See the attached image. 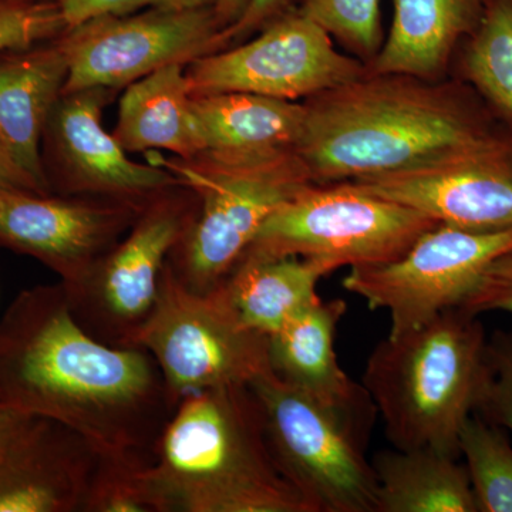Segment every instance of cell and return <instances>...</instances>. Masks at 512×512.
<instances>
[{
  "instance_id": "obj_12",
  "label": "cell",
  "mask_w": 512,
  "mask_h": 512,
  "mask_svg": "<svg viewBox=\"0 0 512 512\" xmlns=\"http://www.w3.org/2000/svg\"><path fill=\"white\" fill-rule=\"evenodd\" d=\"M220 32L214 8L144 9L101 15L60 36L67 59L63 93L109 89L131 83L171 64L208 55Z\"/></svg>"
},
{
  "instance_id": "obj_31",
  "label": "cell",
  "mask_w": 512,
  "mask_h": 512,
  "mask_svg": "<svg viewBox=\"0 0 512 512\" xmlns=\"http://www.w3.org/2000/svg\"><path fill=\"white\" fill-rule=\"evenodd\" d=\"M59 5L70 29L101 15H126L144 9L214 8L217 0H59Z\"/></svg>"
},
{
  "instance_id": "obj_2",
  "label": "cell",
  "mask_w": 512,
  "mask_h": 512,
  "mask_svg": "<svg viewBox=\"0 0 512 512\" xmlns=\"http://www.w3.org/2000/svg\"><path fill=\"white\" fill-rule=\"evenodd\" d=\"M295 151L312 183L396 173L446 156L501 120L466 82L366 73L303 101Z\"/></svg>"
},
{
  "instance_id": "obj_5",
  "label": "cell",
  "mask_w": 512,
  "mask_h": 512,
  "mask_svg": "<svg viewBox=\"0 0 512 512\" xmlns=\"http://www.w3.org/2000/svg\"><path fill=\"white\" fill-rule=\"evenodd\" d=\"M146 158L197 194V214L168 265L181 284L201 293L224 284L266 218L313 184L295 148L204 150L188 158L150 151Z\"/></svg>"
},
{
  "instance_id": "obj_30",
  "label": "cell",
  "mask_w": 512,
  "mask_h": 512,
  "mask_svg": "<svg viewBox=\"0 0 512 512\" xmlns=\"http://www.w3.org/2000/svg\"><path fill=\"white\" fill-rule=\"evenodd\" d=\"M458 308L477 316L487 312L512 313V248L485 268Z\"/></svg>"
},
{
  "instance_id": "obj_15",
  "label": "cell",
  "mask_w": 512,
  "mask_h": 512,
  "mask_svg": "<svg viewBox=\"0 0 512 512\" xmlns=\"http://www.w3.org/2000/svg\"><path fill=\"white\" fill-rule=\"evenodd\" d=\"M144 205L0 188V248L35 258L69 288L124 237Z\"/></svg>"
},
{
  "instance_id": "obj_7",
  "label": "cell",
  "mask_w": 512,
  "mask_h": 512,
  "mask_svg": "<svg viewBox=\"0 0 512 512\" xmlns=\"http://www.w3.org/2000/svg\"><path fill=\"white\" fill-rule=\"evenodd\" d=\"M134 348L156 360L174 410L190 394L252 386L272 373L268 336L242 322L224 284L207 293L191 291L168 262Z\"/></svg>"
},
{
  "instance_id": "obj_4",
  "label": "cell",
  "mask_w": 512,
  "mask_h": 512,
  "mask_svg": "<svg viewBox=\"0 0 512 512\" xmlns=\"http://www.w3.org/2000/svg\"><path fill=\"white\" fill-rule=\"evenodd\" d=\"M487 338L477 315L451 308L377 343L362 386L394 448L460 458V433L474 414Z\"/></svg>"
},
{
  "instance_id": "obj_16",
  "label": "cell",
  "mask_w": 512,
  "mask_h": 512,
  "mask_svg": "<svg viewBox=\"0 0 512 512\" xmlns=\"http://www.w3.org/2000/svg\"><path fill=\"white\" fill-rule=\"evenodd\" d=\"M99 458L70 427L32 417L0 454V512H82Z\"/></svg>"
},
{
  "instance_id": "obj_32",
  "label": "cell",
  "mask_w": 512,
  "mask_h": 512,
  "mask_svg": "<svg viewBox=\"0 0 512 512\" xmlns=\"http://www.w3.org/2000/svg\"><path fill=\"white\" fill-rule=\"evenodd\" d=\"M295 6V0H245L241 16L215 36L211 53L244 42Z\"/></svg>"
},
{
  "instance_id": "obj_17",
  "label": "cell",
  "mask_w": 512,
  "mask_h": 512,
  "mask_svg": "<svg viewBox=\"0 0 512 512\" xmlns=\"http://www.w3.org/2000/svg\"><path fill=\"white\" fill-rule=\"evenodd\" d=\"M66 80L60 37L0 53V148L45 194L53 192L43 168V134Z\"/></svg>"
},
{
  "instance_id": "obj_23",
  "label": "cell",
  "mask_w": 512,
  "mask_h": 512,
  "mask_svg": "<svg viewBox=\"0 0 512 512\" xmlns=\"http://www.w3.org/2000/svg\"><path fill=\"white\" fill-rule=\"evenodd\" d=\"M205 150L268 151L295 148L305 126L303 101L254 93L194 97Z\"/></svg>"
},
{
  "instance_id": "obj_25",
  "label": "cell",
  "mask_w": 512,
  "mask_h": 512,
  "mask_svg": "<svg viewBox=\"0 0 512 512\" xmlns=\"http://www.w3.org/2000/svg\"><path fill=\"white\" fill-rule=\"evenodd\" d=\"M478 512H512V444L503 427L471 414L460 433Z\"/></svg>"
},
{
  "instance_id": "obj_11",
  "label": "cell",
  "mask_w": 512,
  "mask_h": 512,
  "mask_svg": "<svg viewBox=\"0 0 512 512\" xmlns=\"http://www.w3.org/2000/svg\"><path fill=\"white\" fill-rule=\"evenodd\" d=\"M511 248L512 229L470 231L437 224L400 258L350 268L342 286L372 311L389 312V336H396L458 308L485 268Z\"/></svg>"
},
{
  "instance_id": "obj_22",
  "label": "cell",
  "mask_w": 512,
  "mask_h": 512,
  "mask_svg": "<svg viewBox=\"0 0 512 512\" xmlns=\"http://www.w3.org/2000/svg\"><path fill=\"white\" fill-rule=\"evenodd\" d=\"M376 512H478L466 466L429 448L380 451Z\"/></svg>"
},
{
  "instance_id": "obj_33",
  "label": "cell",
  "mask_w": 512,
  "mask_h": 512,
  "mask_svg": "<svg viewBox=\"0 0 512 512\" xmlns=\"http://www.w3.org/2000/svg\"><path fill=\"white\" fill-rule=\"evenodd\" d=\"M0 188H18L45 194L25 171L13 163L12 158L0 148Z\"/></svg>"
},
{
  "instance_id": "obj_9",
  "label": "cell",
  "mask_w": 512,
  "mask_h": 512,
  "mask_svg": "<svg viewBox=\"0 0 512 512\" xmlns=\"http://www.w3.org/2000/svg\"><path fill=\"white\" fill-rule=\"evenodd\" d=\"M198 211V197L178 183L141 208L124 237L79 284L64 288L76 322L116 348H134L160 291L168 258Z\"/></svg>"
},
{
  "instance_id": "obj_10",
  "label": "cell",
  "mask_w": 512,
  "mask_h": 512,
  "mask_svg": "<svg viewBox=\"0 0 512 512\" xmlns=\"http://www.w3.org/2000/svg\"><path fill=\"white\" fill-rule=\"evenodd\" d=\"M366 73L365 63L340 52L296 6L244 42L185 67L192 97L254 93L289 101L311 99Z\"/></svg>"
},
{
  "instance_id": "obj_27",
  "label": "cell",
  "mask_w": 512,
  "mask_h": 512,
  "mask_svg": "<svg viewBox=\"0 0 512 512\" xmlns=\"http://www.w3.org/2000/svg\"><path fill=\"white\" fill-rule=\"evenodd\" d=\"M150 464L100 456L82 512H160L147 477Z\"/></svg>"
},
{
  "instance_id": "obj_8",
  "label": "cell",
  "mask_w": 512,
  "mask_h": 512,
  "mask_svg": "<svg viewBox=\"0 0 512 512\" xmlns=\"http://www.w3.org/2000/svg\"><path fill=\"white\" fill-rule=\"evenodd\" d=\"M437 224L350 181L313 183L266 218L245 254L299 256L322 262L332 272L380 265L406 254Z\"/></svg>"
},
{
  "instance_id": "obj_28",
  "label": "cell",
  "mask_w": 512,
  "mask_h": 512,
  "mask_svg": "<svg viewBox=\"0 0 512 512\" xmlns=\"http://www.w3.org/2000/svg\"><path fill=\"white\" fill-rule=\"evenodd\" d=\"M474 414L512 431V330L487 338Z\"/></svg>"
},
{
  "instance_id": "obj_18",
  "label": "cell",
  "mask_w": 512,
  "mask_h": 512,
  "mask_svg": "<svg viewBox=\"0 0 512 512\" xmlns=\"http://www.w3.org/2000/svg\"><path fill=\"white\" fill-rule=\"evenodd\" d=\"M493 0H393L382 50L367 73L447 79L454 57L476 33Z\"/></svg>"
},
{
  "instance_id": "obj_19",
  "label": "cell",
  "mask_w": 512,
  "mask_h": 512,
  "mask_svg": "<svg viewBox=\"0 0 512 512\" xmlns=\"http://www.w3.org/2000/svg\"><path fill=\"white\" fill-rule=\"evenodd\" d=\"M342 299L318 302L296 313L268 336L272 372L319 402L352 412L376 414L365 387L353 382L339 366L336 328L345 316Z\"/></svg>"
},
{
  "instance_id": "obj_14",
  "label": "cell",
  "mask_w": 512,
  "mask_h": 512,
  "mask_svg": "<svg viewBox=\"0 0 512 512\" xmlns=\"http://www.w3.org/2000/svg\"><path fill=\"white\" fill-rule=\"evenodd\" d=\"M114 90L63 93L47 121L42 161L53 194L104 198L144 205L180 183L161 165L128 157L103 126Z\"/></svg>"
},
{
  "instance_id": "obj_24",
  "label": "cell",
  "mask_w": 512,
  "mask_h": 512,
  "mask_svg": "<svg viewBox=\"0 0 512 512\" xmlns=\"http://www.w3.org/2000/svg\"><path fill=\"white\" fill-rule=\"evenodd\" d=\"M450 76L470 84L512 123V0L491 2L476 33L458 49Z\"/></svg>"
},
{
  "instance_id": "obj_34",
  "label": "cell",
  "mask_w": 512,
  "mask_h": 512,
  "mask_svg": "<svg viewBox=\"0 0 512 512\" xmlns=\"http://www.w3.org/2000/svg\"><path fill=\"white\" fill-rule=\"evenodd\" d=\"M35 416L16 412L0 403V454L6 450L10 441L18 436L20 430L25 427L30 419Z\"/></svg>"
},
{
  "instance_id": "obj_20",
  "label": "cell",
  "mask_w": 512,
  "mask_h": 512,
  "mask_svg": "<svg viewBox=\"0 0 512 512\" xmlns=\"http://www.w3.org/2000/svg\"><path fill=\"white\" fill-rule=\"evenodd\" d=\"M185 67L165 66L123 90L113 136L128 154L188 158L205 150Z\"/></svg>"
},
{
  "instance_id": "obj_36",
  "label": "cell",
  "mask_w": 512,
  "mask_h": 512,
  "mask_svg": "<svg viewBox=\"0 0 512 512\" xmlns=\"http://www.w3.org/2000/svg\"><path fill=\"white\" fill-rule=\"evenodd\" d=\"M32 2H36V0H32Z\"/></svg>"
},
{
  "instance_id": "obj_6",
  "label": "cell",
  "mask_w": 512,
  "mask_h": 512,
  "mask_svg": "<svg viewBox=\"0 0 512 512\" xmlns=\"http://www.w3.org/2000/svg\"><path fill=\"white\" fill-rule=\"evenodd\" d=\"M251 387L276 463L309 512H376V474L366 458L375 414L319 402L274 372Z\"/></svg>"
},
{
  "instance_id": "obj_1",
  "label": "cell",
  "mask_w": 512,
  "mask_h": 512,
  "mask_svg": "<svg viewBox=\"0 0 512 512\" xmlns=\"http://www.w3.org/2000/svg\"><path fill=\"white\" fill-rule=\"evenodd\" d=\"M0 403L59 421L100 456L144 463L174 412L153 356L90 336L60 282L20 292L0 318Z\"/></svg>"
},
{
  "instance_id": "obj_29",
  "label": "cell",
  "mask_w": 512,
  "mask_h": 512,
  "mask_svg": "<svg viewBox=\"0 0 512 512\" xmlns=\"http://www.w3.org/2000/svg\"><path fill=\"white\" fill-rule=\"evenodd\" d=\"M67 29L59 0H0V53L49 42Z\"/></svg>"
},
{
  "instance_id": "obj_26",
  "label": "cell",
  "mask_w": 512,
  "mask_h": 512,
  "mask_svg": "<svg viewBox=\"0 0 512 512\" xmlns=\"http://www.w3.org/2000/svg\"><path fill=\"white\" fill-rule=\"evenodd\" d=\"M296 9L366 66L382 50L386 33L380 0H299Z\"/></svg>"
},
{
  "instance_id": "obj_3",
  "label": "cell",
  "mask_w": 512,
  "mask_h": 512,
  "mask_svg": "<svg viewBox=\"0 0 512 512\" xmlns=\"http://www.w3.org/2000/svg\"><path fill=\"white\" fill-rule=\"evenodd\" d=\"M147 477L160 512H309L276 463L251 386L184 397Z\"/></svg>"
},
{
  "instance_id": "obj_35",
  "label": "cell",
  "mask_w": 512,
  "mask_h": 512,
  "mask_svg": "<svg viewBox=\"0 0 512 512\" xmlns=\"http://www.w3.org/2000/svg\"><path fill=\"white\" fill-rule=\"evenodd\" d=\"M244 8L245 0H217L214 12L218 25H220V30L231 26L241 16Z\"/></svg>"
},
{
  "instance_id": "obj_21",
  "label": "cell",
  "mask_w": 512,
  "mask_h": 512,
  "mask_svg": "<svg viewBox=\"0 0 512 512\" xmlns=\"http://www.w3.org/2000/svg\"><path fill=\"white\" fill-rule=\"evenodd\" d=\"M330 272L322 262L299 256L245 254L224 286L242 322L271 336L322 299L318 285Z\"/></svg>"
},
{
  "instance_id": "obj_13",
  "label": "cell",
  "mask_w": 512,
  "mask_h": 512,
  "mask_svg": "<svg viewBox=\"0 0 512 512\" xmlns=\"http://www.w3.org/2000/svg\"><path fill=\"white\" fill-rule=\"evenodd\" d=\"M367 192L470 231L512 229V123L429 163L350 181Z\"/></svg>"
}]
</instances>
